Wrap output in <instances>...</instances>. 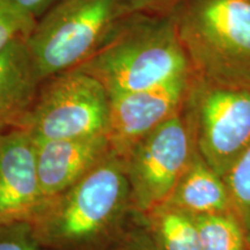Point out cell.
I'll list each match as a JSON object with an SVG mask.
<instances>
[{"mask_svg":"<svg viewBox=\"0 0 250 250\" xmlns=\"http://www.w3.org/2000/svg\"><path fill=\"white\" fill-rule=\"evenodd\" d=\"M174 18L196 79L250 89V0H184Z\"/></svg>","mask_w":250,"mask_h":250,"instance_id":"obj_3","label":"cell"},{"mask_svg":"<svg viewBox=\"0 0 250 250\" xmlns=\"http://www.w3.org/2000/svg\"><path fill=\"white\" fill-rule=\"evenodd\" d=\"M123 0H61L37 19L26 39L41 81L79 67L120 22Z\"/></svg>","mask_w":250,"mask_h":250,"instance_id":"obj_4","label":"cell"},{"mask_svg":"<svg viewBox=\"0 0 250 250\" xmlns=\"http://www.w3.org/2000/svg\"><path fill=\"white\" fill-rule=\"evenodd\" d=\"M164 205L191 217L233 212L224 179L203 160L197 151Z\"/></svg>","mask_w":250,"mask_h":250,"instance_id":"obj_12","label":"cell"},{"mask_svg":"<svg viewBox=\"0 0 250 250\" xmlns=\"http://www.w3.org/2000/svg\"><path fill=\"white\" fill-rule=\"evenodd\" d=\"M5 1L17 11L36 21L61 0H5Z\"/></svg>","mask_w":250,"mask_h":250,"instance_id":"obj_20","label":"cell"},{"mask_svg":"<svg viewBox=\"0 0 250 250\" xmlns=\"http://www.w3.org/2000/svg\"><path fill=\"white\" fill-rule=\"evenodd\" d=\"M43 203L36 144L22 127L0 133V224L31 220Z\"/></svg>","mask_w":250,"mask_h":250,"instance_id":"obj_9","label":"cell"},{"mask_svg":"<svg viewBox=\"0 0 250 250\" xmlns=\"http://www.w3.org/2000/svg\"><path fill=\"white\" fill-rule=\"evenodd\" d=\"M143 219L131 202L122 156L110 151L31 218L41 250H102Z\"/></svg>","mask_w":250,"mask_h":250,"instance_id":"obj_1","label":"cell"},{"mask_svg":"<svg viewBox=\"0 0 250 250\" xmlns=\"http://www.w3.org/2000/svg\"><path fill=\"white\" fill-rule=\"evenodd\" d=\"M35 144L37 173L43 201L59 195L79 182L110 151L105 136L83 139L35 140Z\"/></svg>","mask_w":250,"mask_h":250,"instance_id":"obj_10","label":"cell"},{"mask_svg":"<svg viewBox=\"0 0 250 250\" xmlns=\"http://www.w3.org/2000/svg\"><path fill=\"white\" fill-rule=\"evenodd\" d=\"M36 21L0 0V52L19 40H26Z\"/></svg>","mask_w":250,"mask_h":250,"instance_id":"obj_16","label":"cell"},{"mask_svg":"<svg viewBox=\"0 0 250 250\" xmlns=\"http://www.w3.org/2000/svg\"><path fill=\"white\" fill-rule=\"evenodd\" d=\"M192 218L203 250H249L242 225L233 212Z\"/></svg>","mask_w":250,"mask_h":250,"instance_id":"obj_14","label":"cell"},{"mask_svg":"<svg viewBox=\"0 0 250 250\" xmlns=\"http://www.w3.org/2000/svg\"><path fill=\"white\" fill-rule=\"evenodd\" d=\"M109 95L85 72L70 70L41 83L29 111L18 127L35 140L107 137Z\"/></svg>","mask_w":250,"mask_h":250,"instance_id":"obj_5","label":"cell"},{"mask_svg":"<svg viewBox=\"0 0 250 250\" xmlns=\"http://www.w3.org/2000/svg\"><path fill=\"white\" fill-rule=\"evenodd\" d=\"M184 0H123L125 15H168L182 4Z\"/></svg>","mask_w":250,"mask_h":250,"instance_id":"obj_19","label":"cell"},{"mask_svg":"<svg viewBox=\"0 0 250 250\" xmlns=\"http://www.w3.org/2000/svg\"><path fill=\"white\" fill-rule=\"evenodd\" d=\"M41 83L26 40L15 41L0 52V133L21 124Z\"/></svg>","mask_w":250,"mask_h":250,"instance_id":"obj_11","label":"cell"},{"mask_svg":"<svg viewBox=\"0 0 250 250\" xmlns=\"http://www.w3.org/2000/svg\"><path fill=\"white\" fill-rule=\"evenodd\" d=\"M186 109L197 152L224 177L250 146V89L210 85L193 77Z\"/></svg>","mask_w":250,"mask_h":250,"instance_id":"obj_7","label":"cell"},{"mask_svg":"<svg viewBox=\"0 0 250 250\" xmlns=\"http://www.w3.org/2000/svg\"><path fill=\"white\" fill-rule=\"evenodd\" d=\"M192 73L136 92L109 95L107 139L110 148L124 156L143 137L183 108Z\"/></svg>","mask_w":250,"mask_h":250,"instance_id":"obj_8","label":"cell"},{"mask_svg":"<svg viewBox=\"0 0 250 250\" xmlns=\"http://www.w3.org/2000/svg\"><path fill=\"white\" fill-rule=\"evenodd\" d=\"M0 250H41L31 221L0 224Z\"/></svg>","mask_w":250,"mask_h":250,"instance_id":"obj_17","label":"cell"},{"mask_svg":"<svg viewBox=\"0 0 250 250\" xmlns=\"http://www.w3.org/2000/svg\"><path fill=\"white\" fill-rule=\"evenodd\" d=\"M77 70L95 78L108 95L151 88L192 73L174 13L126 15Z\"/></svg>","mask_w":250,"mask_h":250,"instance_id":"obj_2","label":"cell"},{"mask_svg":"<svg viewBox=\"0 0 250 250\" xmlns=\"http://www.w3.org/2000/svg\"><path fill=\"white\" fill-rule=\"evenodd\" d=\"M186 103L179 112L143 137L124 156L134 211L143 217L164 205L196 153Z\"/></svg>","mask_w":250,"mask_h":250,"instance_id":"obj_6","label":"cell"},{"mask_svg":"<svg viewBox=\"0 0 250 250\" xmlns=\"http://www.w3.org/2000/svg\"><path fill=\"white\" fill-rule=\"evenodd\" d=\"M102 250H159L147 230L144 218L131 229Z\"/></svg>","mask_w":250,"mask_h":250,"instance_id":"obj_18","label":"cell"},{"mask_svg":"<svg viewBox=\"0 0 250 250\" xmlns=\"http://www.w3.org/2000/svg\"><path fill=\"white\" fill-rule=\"evenodd\" d=\"M144 220L159 250H203L191 215L161 205Z\"/></svg>","mask_w":250,"mask_h":250,"instance_id":"obj_13","label":"cell"},{"mask_svg":"<svg viewBox=\"0 0 250 250\" xmlns=\"http://www.w3.org/2000/svg\"><path fill=\"white\" fill-rule=\"evenodd\" d=\"M233 213L245 230L250 250V146L223 177Z\"/></svg>","mask_w":250,"mask_h":250,"instance_id":"obj_15","label":"cell"}]
</instances>
